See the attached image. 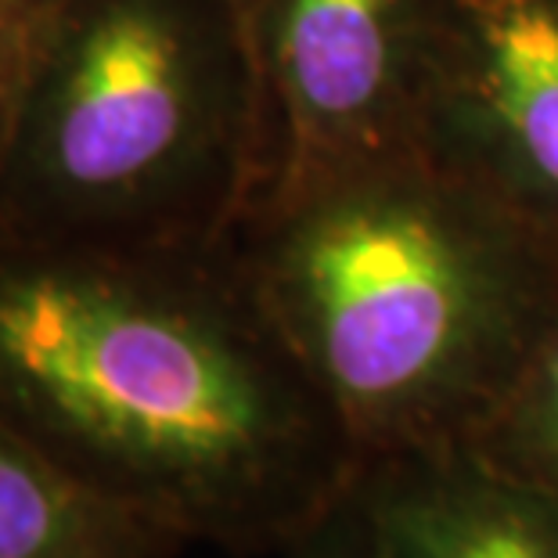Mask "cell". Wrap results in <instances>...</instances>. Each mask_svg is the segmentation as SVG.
<instances>
[{
    "mask_svg": "<svg viewBox=\"0 0 558 558\" xmlns=\"http://www.w3.org/2000/svg\"><path fill=\"white\" fill-rule=\"evenodd\" d=\"M281 558H378L350 486L339 494V501L331 505L311 530L300 533V537L284 548Z\"/></svg>",
    "mask_w": 558,
    "mask_h": 558,
    "instance_id": "9",
    "label": "cell"
},
{
    "mask_svg": "<svg viewBox=\"0 0 558 558\" xmlns=\"http://www.w3.org/2000/svg\"><path fill=\"white\" fill-rule=\"evenodd\" d=\"M8 80H11V58H8L4 29H0V109H4V98H8Z\"/></svg>",
    "mask_w": 558,
    "mask_h": 558,
    "instance_id": "11",
    "label": "cell"
},
{
    "mask_svg": "<svg viewBox=\"0 0 558 558\" xmlns=\"http://www.w3.org/2000/svg\"><path fill=\"white\" fill-rule=\"evenodd\" d=\"M350 494L378 558H558V494L472 444L361 458Z\"/></svg>",
    "mask_w": 558,
    "mask_h": 558,
    "instance_id": "6",
    "label": "cell"
},
{
    "mask_svg": "<svg viewBox=\"0 0 558 558\" xmlns=\"http://www.w3.org/2000/svg\"><path fill=\"white\" fill-rule=\"evenodd\" d=\"M270 177L253 37L234 0H58L0 109V242H231Z\"/></svg>",
    "mask_w": 558,
    "mask_h": 558,
    "instance_id": "3",
    "label": "cell"
},
{
    "mask_svg": "<svg viewBox=\"0 0 558 558\" xmlns=\"http://www.w3.org/2000/svg\"><path fill=\"white\" fill-rule=\"evenodd\" d=\"M0 418L184 544L284 548L357 447L220 245L0 242Z\"/></svg>",
    "mask_w": 558,
    "mask_h": 558,
    "instance_id": "1",
    "label": "cell"
},
{
    "mask_svg": "<svg viewBox=\"0 0 558 558\" xmlns=\"http://www.w3.org/2000/svg\"><path fill=\"white\" fill-rule=\"evenodd\" d=\"M231 242L361 458L472 444L558 317V245L422 151L259 198Z\"/></svg>",
    "mask_w": 558,
    "mask_h": 558,
    "instance_id": "2",
    "label": "cell"
},
{
    "mask_svg": "<svg viewBox=\"0 0 558 558\" xmlns=\"http://www.w3.org/2000/svg\"><path fill=\"white\" fill-rule=\"evenodd\" d=\"M472 447L558 494V317Z\"/></svg>",
    "mask_w": 558,
    "mask_h": 558,
    "instance_id": "8",
    "label": "cell"
},
{
    "mask_svg": "<svg viewBox=\"0 0 558 558\" xmlns=\"http://www.w3.org/2000/svg\"><path fill=\"white\" fill-rule=\"evenodd\" d=\"M418 151L558 245V0H439Z\"/></svg>",
    "mask_w": 558,
    "mask_h": 558,
    "instance_id": "5",
    "label": "cell"
},
{
    "mask_svg": "<svg viewBox=\"0 0 558 558\" xmlns=\"http://www.w3.org/2000/svg\"><path fill=\"white\" fill-rule=\"evenodd\" d=\"M239 4V11H242V19H245V29H248V15H253V0H234ZM256 54V51H253Z\"/></svg>",
    "mask_w": 558,
    "mask_h": 558,
    "instance_id": "12",
    "label": "cell"
},
{
    "mask_svg": "<svg viewBox=\"0 0 558 558\" xmlns=\"http://www.w3.org/2000/svg\"><path fill=\"white\" fill-rule=\"evenodd\" d=\"M436 22L439 0H253L270 126L259 198L418 151Z\"/></svg>",
    "mask_w": 558,
    "mask_h": 558,
    "instance_id": "4",
    "label": "cell"
},
{
    "mask_svg": "<svg viewBox=\"0 0 558 558\" xmlns=\"http://www.w3.org/2000/svg\"><path fill=\"white\" fill-rule=\"evenodd\" d=\"M187 544L90 490L0 418V558H173Z\"/></svg>",
    "mask_w": 558,
    "mask_h": 558,
    "instance_id": "7",
    "label": "cell"
},
{
    "mask_svg": "<svg viewBox=\"0 0 558 558\" xmlns=\"http://www.w3.org/2000/svg\"><path fill=\"white\" fill-rule=\"evenodd\" d=\"M51 4H58V0H0V29H4L11 73H15V58H19L22 40H26V33L33 29V22H37Z\"/></svg>",
    "mask_w": 558,
    "mask_h": 558,
    "instance_id": "10",
    "label": "cell"
}]
</instances>
